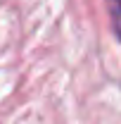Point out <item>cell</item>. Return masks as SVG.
<instances>
[{
	"label": "cell",
	"instance_id": "cell-1",
	"mask_svg": "<svg viewBox=\"0 0 121 124\" xmlns=\"http://www.w3.org/2000/svg\"><path fill=\"white\" fill-rule=\"evenodd\" d=\"M105 2H107V12H109V22H112L114 36L121 43V0H105Z\"/></svg>",
	"mask_w": 121,
	"mask_h": 124
}]
</instances>
